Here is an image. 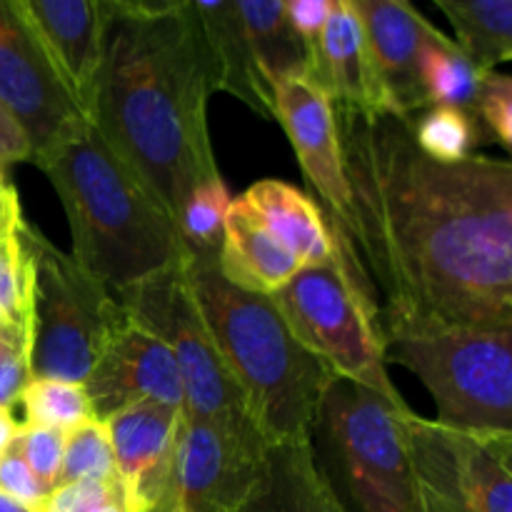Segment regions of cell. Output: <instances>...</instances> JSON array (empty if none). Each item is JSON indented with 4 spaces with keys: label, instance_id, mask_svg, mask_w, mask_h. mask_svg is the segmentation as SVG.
<instances>
[{
    "label": "cell",
    "instance_id": "1",
    "mask_svg": "<svg viewBox=\"0 0 512 512\" xmlns=\"http://www.w3.org/2000/svg\"><path fill=\"white\" fill-rule=\"evenodd\" d=\"M333 108L350 190L343 238L385 340L435 325L512 328L508 160L440 163L418 148L408 118Z\"/></svg>",
    "mask_w": 512,
    "mask_h": 512
},
{
    "label": "cell",
    "instance_id": "2",
    "mask_svg": "<svg viewBox=\"0 0 512 512\" xmlns=\"http://www.w3.org/2000/svg\"><path fill=\"white\" fill-rule=\"evenodd\" d=\"M215 93L188 5L158 15L110 13L85 115L178 225L195 188L223 178L208 130Z\"/></svg>",
    "mask_w": 512,
    "mask_h": 512
},
{
    "label": "cell",
    "instance_id": "3",
    "mask_svg": "<svg viewBox=\"0 0 512 512\" xmlns=\"http://www.w3.org/2000/svg\"><path fill=\"white\" fill-rule=\"evenodd\" d=\"M68 215L73 258L113 293L185 258L178 225L90 118L33 160Z\"/></svg>",
    "mask_w": 512,
    "mask_h": 512
},
{
    "label": "cell",
    "instance_id": "4",
    "mask_svg": "<svg viewBox=\"0 0 512 512\" xmlns=\"http://www.w3.org/2000/svg\"><path fill=\"white\" fill-rule=\"evenodd\" d=\"M183 270L260 435L270 445L308 440L335 380L333 370L298 343L268 295L228 283L218 258L185 253Z\"/></svg>",
    "mask_w": 512,
    "mask_h": 512
},
{
    "label": "cell",
    "instance_id": "5",
    "mask_svg": "<svg viewBox=\"0 0 512 512\" xmlns=\"http://www.w3.org/2000/svg\"><path fill=\"white\" fill-rule=\"evenodd\" d=\"M333 260L300 268L270 300L288 323L290 333L323 360L335 378L373 390L395 408H408L388 378L385 335L368 278L348 240L333 223Z\"/></svg>",
    "mask_w": 512,
    "mask_h": 512
},
{
    "label": "cell",
    "instance_id": "6",
    "mask_svg": "<svg viewBox=\"0 0 512 512\" xmlns=\"http://www.w3.org/2000/svg\"><path fill=\"white\" fill-rule=\"evenodd\" d=\"M385 363L423 380L440 425L512 435V328L435 325L393 335Z\"/></svg>",
    "mask_w": 512,
    "mask_h": 512
},
{
    "label": "cell",
    "instance_id": "7",
    "mask_svg": "<svg viewBox=\"0 0 512 512\" xmlns=\"http://www.w3.org/2000/svg\"><path fill=\"white\" fill-rule=\"evenodd\" d=\"M25 243L33 255L30 373L83 385L128 315L108 285L28 223Z\"/></svg>",
    "mask_w": 512,
    "mask_h": 512
},
{
    "label": "cell",
    "instance_id": "8",
    "mask_svg": "<svg viewBox=\"0 0 512 512\" xmlns=\"http://www.w3.org/2000/svg\"><path fill=\"white\" fill-rule=\"evenodd\" d=\"M410 408V405H408ZM398 410L373 390L335 378L310 443L325 475L340 480L358 512H415Z\"/></svg>",
    "mask_w": 512,
    "mask_h": 512
},
{
    "label": "cell",
    "instance_id": "9",
    "mask_svg": "<svg viewBox=\"0 0 512 512\" xmlns=\"http://www.w3.org/2000/svg\"><path fill=\"white\" fill-rule=\"evenodd\" d=\"M183 260L115 295L128 318L163 340L173 353L183 383L185 415L220 425L245 438L265 440L250 418L238 383L220 358L218 345L200 318L185 280Z\"/></svg>",
    "mask_w": 512,
    "mask_h": 512
},
{
    "label": "cell",
    "instance_id": "10",
    "mask_svg": "<svg viewBox=\"0 0 512 512\" xmlns=\"http://www.w3.org/2000/svg\"><path fill=\"white\" fill-rule=\"evenodd\" d=\"M415 512H512V435L478 433L398 410Z\"/></svg>",
    "mask_w": 512,
    "mask_h": 512
},
{
    "label": "cell",
    "instance_id": "11",
    "mask_svg": "<svg viewBox=\"0 0 512 512\" xmlns=\"http://www.w3.org/2000/svg\"><path fill=\"white\" fill-rule=\"evenodd\" d=\"M0 103L23 128L33 160L88 118L15 0H0Z\"/></svg>",
    "mask_w": 512,
    "mask_h": 512
},
{
    "label": "cell",
    "instance_id": "12",
    "mask_svg": "<svg viewBox=\"0 0 512 512\" xmlns=\"http://www.w3.org/2000/svg\"><path fill=\"white\" fill-rule=\"evenodd\" d=\"M270 445L180 413L165 503L175 512H238L253 493Z\"/></svg>",
    "mask_w": 512,
    "mask_h": 512
},
{
    "label": "cell",
    "instance_id": "13",
    "mask_svg": "<svg viewBox=\"0 0 512 512\" xmlns=\"http://www.w3.org/2000/svg\"><path fill=\"white\" fill-rule=\"evenodd\" d=\"M270 98L273 120H278L288 133L305 180L320 198L318 205L325 218L340 230V235H348L350 190L333 100L308 70L273 80Z\"/></svg>",
    "mask_w": 512,
    "mask_h": 512
},
{
    "label": "cell",
    "instance_id": "14",
    "mask_svg": "<svg viewBox=\"0 0 512 512\" xmlns=\"http://www.w3.org/2000/svg\"><path fill=\"white\" fill-rule=\"evenodd\" d=\"M83 388L93 418L100 423L133 403H160L183 410V383L173 353L163 340L130 318L110 335Z\"/></svg>",
    "mask_w": 512,
    "mask_h": 512
},
{
    "label": "cell",
    "instance_id": "15",
    "mask_svg": "<svg viewBox=\"0 0 512 512\" xmlns=\"http://www.w3.org/2000/svg\"><path fill=\"white\" fill-rule=\"evenodd\" d=\"M363 25L365 43L390 113L413 118L428 108L420 83V48L433 28L410 0H348Z\"/></svg>",
    "mask_w": 512,
    "mask_h": 512
},
{
    "label": "cell",
    "instance_id": "16",
    "mask_svg": "<svg viewBox=\"0 0 512 512\" xmlns=\"http://www.w3.org/2000/svg\"><path fill=\"white\" fill-rule=\"evenodd\" d=\"M180 413L170 405L133 403L103 420L115 473L143 512L168 500Z\"/></svg>",
    "mask_w": 512,
    "mask_h": 512
},
{
    "label": "cell",
    "instance_id": "17",
    "mask_svg": "<svg viewBox=\"0 0 512 512\" xmlns=\"http://www.w3.org/2000/svg\"><path fill=\"white\" fill-rule=\"evenodd\" d=\"M53 55L78 103L88 105L95 70L103 53L108 0H15Z\"/></svg>",
    "mask_w": 512,
    "mask_h": 512
},
{
    "label": "cell",
    "instance_id": "18",
    "mask_svg": "<svg viewBox=\"0 0 512 512\" xmlns=\"http://www.w3.org/2000/svg\"><path fill=\"white\" fill-rule=\"evenodd\" d=\"M310 75L338 108L388 110L363 25L348 0H330L328 18L310 55Z\"/></svg>",
    "mask_w": 512,
    "mask_h": 512
},
{
    "label": "cell",
    "instance_id": "19",
    "mask_svg": "<svg viewBox=\"0 0 512 512\" xmlns=\"http://www.w3.org/2000/svg\"><path fill=\"white\" fill-rule=\"evenodd\" d=\"M238 512H350L308 440L270 445L260 478Z\"/></svg>",
    "mask_w": 512,
    "mask_h": 512
},
{
    "label": "cell",
    "instance_id": "20",
    "mask_svg": "<svg viewBox=\"0 0 512 512\" xmlns=\"http://www.w3.org/2000/svg\"><path fill=\"white\" fill-rule=\"evenodd\" d=\"M300 268V260L270 233L243 198L230 200L218 255V270L228 283L270 298Z\"/></svg>",
    "mask_w": 512,
    "mask_h": 512
},
{
    "label": "cell",
    "instance_id": "21",
    "mask_svg": "<svg viewBox=\"0 0 512 512\" xmlns=\"http://www.w3.org/2000/svg\"><path fill=\"white\" fill-rule=\"evenodd\" d=\"M208 50L215 90L233 93L250 110L273 118V98L255 65L233 0H185Z\"/></svg>",
    "mask_w": 512,
    "mask_h": 512
},
{
    "label": "cell",
    "instance_id": "22",
    "mask_svg": "<svg viewBox=\"0 0 512 512\" xmlns=\"http://www.w3.org/2000/svg\"><path fill=\"white\" fill-rule=\"evenodd\" d=\"M240 198L255 210V215L300 260L303 268L333 260L338 240L323 208L308 193L285 180L270 178L255 183Z\"/></svg>",
    "mask_w": 512,
    "mask_h": 512
},
{
    "label": "cell",
    "instance_id": "23",
    "mask_svg": "<svg viewBox=\"0 0 512 512\" xmlns=\"http://www.w3.org/2000/svg\"><path fill=\"white\" fill-rule=\"evenodd\" d=\"M33 328V255L25 243V220L10 185L0 200V335L30 345Z\"/></svg>",
    "mask_w": 512,
    "mask_h": 512
},
{
    "label": "cell",
    "instance_id": "24",
    "mask_svg": "<svg viewBox=\"0 0 512 512\" xmlns=\"http://www.w3.org/2000/svg\"><path fill=\"white\" fill-rule=\"evenodd\" d=\"M233 5L268 90L280 75L310 73V50L290 25L285 0H233Z\"/></svg>",
    "mask_w": 512,
    "mask_h": 512
},
{
    "label": "cell",
    "instance_id": "25",
    "mask_svg": "<svg viewBox=\"0 0 512 512\" xmlns=\"http://www.w3.org/2000/svg\"><path fill=\"white\" fill-rule=\"evenodd\" d=\"M455 30L453 43L478 68L495 70L512 58V0H433Z\"/></svg>",
    "mask_w": 512,
    "mask_h": 512
},
{
    "label": "cell",
    "instance_id": "26",
    "mask_svg": "<svg viewBox=\"0 0 512 512\" xmlns=\"http://www.w3.org/2000/svg\"><path fill=\"white\" fill-rule=\"evenodd\" d=\"M488 70L478 68L453 38L430 28L420 48V83L428 105H448L475 113L480 85Z\"/></svg>",
    "mask_w": 512,
    "mask_h": 512
},
{
    "label": "cell",
    "instance_id": "27",
    "mask_svg": "<svg viewBox=\"0 0 512 512\" xmlns=\"http://www.w3.org/2000/svg\"><path fill=\"white\" fill-rule=\"evenodd\" d=\"M410 130L425 155L440 163H458L483 143L485 130L478 115L448 105H428L410 118Z\"/></svg>",
    "mask_w": 512,
    "mask_h": 512
},
{
    "label": "cell",
    "instance_id": "28",
    "mask_svg": "<svg viewBox=\"0 0 512 512\" xmlns=\"http://www.w3.org/2000/svg\"><path fill=\"white\" fill-rule=\"evenodd\" d=\"M18 405H23L28 425H43L63 433L93 420V408L85 388L68 380L30 378Z\"/></svg>",
    "mask_w": 512,
    "mask_h": 512
},
{
    "label": "cell",
    "instance_id": "29",
    "mask_svg": "<svg viewBox=\"0 0 512 512\" xmlns=\"http://www.w3.org/2000/svg\"><path fill=\"white\" fill-rule=\"evenodd\" d=\"M230 200L233 195L223 178L210 180L190 193L178 220L185 253L200 255V258H218Z\"/></svg>",
    "mask_w": 512,
    "mask_h": 512
},
{
    "label": "cell",
    "instance_id": "30",
    "mask_svg": "<svg viewBox=\"0 0 512 512\" xmlns=\"http://www.w3.org/2000/svg\"><path fill=\"white\" fill-rule=\"evenodd\" d=\"M115 478H118V473H115V455L105 423L93 418L65 433L63 468H60L58 485L75 483V480Z\"/></svg>",
    "mask_w": 512,
    "mask_h": 512
},
{
    "label": "cell",
    "instance_id": "31",
    "mask_svg": "<svg viewBox=\"0 0 512 512\" xmlns=\"http://www.w3.org/2000/svg\"><path fill=\"white\" fill-rule=\"evenodd\" d=\"M63 445L65 433L43 425H18V433L10 448L25 460L35 478L48 490L58 488L60 468H63Z\"/></svg>",
    "mask_w": 512,
    "mask_h": 512
},
{
    "label": "cell",
    "instance_id": "32",
    "mask_svg": "<svg viewBox=\"0 0 512 512\" xmlns=\"http://www.w3.org/2000/svg\"><path fill=\"white\" fill-rule=\"evenodd\" d=\"M475 115L485 135H490L505 150L512 148V78L508 73H498V70L485 73Z\"/></svg>",
    "mask_w": 512,
    "mask_h": 512
},
{
    "label": "cell",
    "instance_id": "33",
    "mask_svg": "<svg viewBox=\"0 0 512 512\" xmlns=\"http://www.w3.org/2000/svg\"><path fill=\"white\" fill-rule=\"evenodd\" d=\"M123 490L115 480H75L50 490L33 512H103Z\"/></svg>",
    "mask_w": 512,
    "mask_h": 512
},
{
    "label": "cell",
    "instance_id": "34",
    "mask_svg": "<svg viewBox=\"0 0 512 512\" xmlns=\"http://www.w3.org/2000/svg\"><path fill=\"white\" fill-rule=\"evenodd\" d=\"M30 378V345L23 338L0 335V408L13 410Z\"/></svg>",
    "mask_w": 512,
    "mask_h": 512
},
{
    "label": "cell",
    "instance_id": "35",
    "mask_svg": "<svg viewBox=\"0 0 512 512\" xmlns=\"http://www.w3.org/2000/svg\"><path fill=\"white\" fill-rule=\"evenodd\" d=\"M0 493L33 512L50 490L35 478L25 460L10 448L0 455Z\"/></svg>",
    "mask_w": 512,
    "mask_h": 512
},
{
    "label": "cell",
    "instance_id": "36",
    "mask_svg": "<svg viewBox=\"0 0 512 512\" xmlns=\"http://www.w3.org/2000/svg\"><path fill=\"white\" fill-rule=\"evenodd\" d=\"M285 10H288V20L293 30L313 55L315 40L323 30L325 18H328L330 0H285Z\"/></svg>",
    "mask_w": 512,
    "mask_h": 512
},
{
    "label": "cell",
    "instance_id": "37",
    "mask_svg": "<svg viewBox=\"0 0 512 512\" xmlns=\"http://www.w3.org/2000/svg\"><path fill=\"white\" fill-rule=\"evenodd\" d=\"M28 160H33V148H30L23 128L0 103V175L5 178L10 165L28 163Z\"/></svg>",
    "mask_w": 512,
    "mask_h": 512
},
{
    "label": "cell",
    "instance_id": "38",
    "mask_svg": "<svg viewBox=\"0 0 512 512\" xmlns=\"http://www.w3.org/2000/svg\"><path fill=\"white\" fill-rule=\"evenodd\" d=\"M108 5L113 13L158 15L180 8V5H185V0H108Z\"/></svg>",
    "mask_w": 512,
    "mask_h": 512
},
{
    "label": "cell",
    "instance_id": "39",
    "mask_svg": "<svg viewBox=\"0 0 512 512\" xmlns=\"http://www.w3.org/2000/svg\"><path fill=\"white\" fill-rule=\"evenodd\" d=\"M15 433H18V423L13 420L10 410L0 408V455H3L5 450H10V445H13L15 440Z\"/></svg>",
    "mask_w": 512,
    "mask_h": 512
},
{
    "label": "cell",
    "instance_id": "40",
    "mask_svg": "<svg viewBox=\"0 0 512 512\" xmlns=\"http://www.w3.org/2000/svg\"><path fill=\"white\" fill-rule=\"evenodd\" d=\"M103 512H143V508H140V505L135 503V498L128 493V488H125V485H123V490H120L118 498H115L113 503H110Z\"/></svg>",
    "mask_w": 512,
    "mask_h": 512
},
{
    "label": "cell",
    "instance_id": "41",
    "mask_svg": "<svg viewBox=\"0 0 512 512\" xmlns=\"http://www.w3.org/2000/svg\"><path fill=\"white\" fill-rule=\"evenodd\" d=\"M0 512H30V510L23 508L20 503H15V500L8 498V495L0 493Z\"/></svg>",
    "mask_w": 512,
    "mask_h": 512
},
{
    "label": "cell",
    "instance_id": "42",
    "mask_svg": "<svg viewBox=\"0 0 512 512\" xmlns=\"http://www.w3.org/2000/svg\"><path fill=\"white\" fill-rule=\"evenodd\" d=\"M148 512H175V510L170 503H160V505H155V508H150Z\"/></svg>",
    "mask_w": 512,
    "mask_h": 512
},
{
    "label": "cell",
    "instance_id": "43",
    "mask_svg": "<svg viewBox=\"0 0 512 512\" xmlns=\"http://www.w3.org/2000/svg\"><path fill=\"white\" fill-rule=\"evenodd\" d=\"M10 188V183H8V178H3V175H0V200H3V195H5V190Z\"/></svg>",
    "mask_w": 512,
    "mask_h": 512
}]
</instances>
